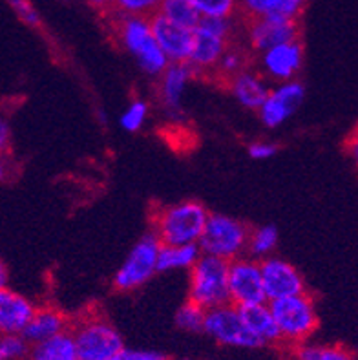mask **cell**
I'll return each instance as SVG.
<instances>
[{"label": "cell", "mask_w": 358, "mask_h": 360, "mask_svg": "<svg viewBox=\"0 0 358 360\" xmlns=\"http://www.w3.org/2000/svg\"><path fill=\"white\" fill-rule=\"evenodd\" d=\"M108 360H127V359H124V356H122V353H121V355H117V356H112V359H108Z\"/></svg>", "instance_id": "obj_39"}, {"label": "cell", "mask_w": 358, "mask_h": 360, "mask_svg": "<svg viewBox=\"0 0 358 360\" xmlns=\"http://www.w3.org/2000/svg\"><path fill=\"white\" fill-rule=\"evenodd\" d=\"M262 274L267 302H276L281 298H290L307 292L304 276L300 274V271L293 264L276 258V256H269L262 260Z\"/></svg>", "instance_id": "obj_11"}, {"label": "cell", "mask_w": 358, "mask_h": 360, "mask_svg": "<svg viewBox=\"0 0 358 360\" xmlns=\"http://www.w3.org/2000/svg\"><path fill=\"white\" fill-rule=\"evenodd\" d=\"M227 88L234 96V99L240 103L241 106L249 110H260L262 105L267 99L271 88L267 86L265 75L252 70H245V72L238 73L236 77H232L227 82Z\"/></svg>", "instance_id": "obj_17"}, {"label": "cell", "mask_w": 358, "mask_h": 360, "mask_svg": "<svg viewBox=\"0 0 358 360\" xmlns=\"http://www.w3.org/2000/svg\"><path fill=\"white\" fill-rule=\"evenodd\" d=\"M8 4L15 11V15L27 26L37 27L41 24V17H39L37 9L33 8L30 0H8Z\"/></svg>", "instance_id": "obj_33"}, {"label": "cell", "mask_w": 358, "mask_h": 360, "mask_svg": "<svg viewBox=\"0 0 358 360\" xmlns=\"http://www.w3.org/2000/svg\"><path fill=\"white\" fill-rule=\"evenodd\" d=\"M163 0H112L117 17H154Z\"/></svg>", "instance_id": "obj_29"}, {"label": "cell", "mask_w": 358, "mask_h": 360, "mask_svg": "<svg viewBox=\"0 0 358 360\" xmlns=\"http://www.w3.org/2000/svg\"><path fill=\"white\" fill-rule=\"evenodd\" d=\"M231 18H201L194 30V44L188 66L196 75H214L219 60L231 46Z\"/></svg>", "instance_id": "obj_5"}, {"label": "cell", "mask_w": 358, "mask_h": 360, "mask_svg": "<svg viewBox=\"0 0 358 360\" xmlns=\"http://www.w3.org/2000/svg\"><path fill=\"white\" fill-rule=\"evenodd\" d=\"M345 152H347V155H350L351 161L354 163V167L358 169V136L357 134H353V136L345 141Z\"/></svg>", "instance_id": "obj_36"}, {"label": "cell", "mask_w": 358, "mask_h": 360, "mask_svg": "<svg viewBox=\"0 0 358 360\" xmlns=\"http://www.w3.org/2000/svg\"><path fill=\"white\" fill-rule=\"evenodd\" d=\"M88 2H90V4H94V6H99V8L112 4V0H88Z\"/></svg>", "instance_id": "obj_38"}, {"label": "cell", "mask_w": 358, "mask_h": 360, "mask_svg": "<svg viewBox=\"0 0 358 360\" xmlns=\"http://www.w3.org/2000/svg\"><path fill=\"white\" fill-rule=\"evenodd\" d=\"M158 13L179 26L191 27V30H196L198 24L201 22V15L196 11L191 0H163Z\"/></svg>", "instance_id": "obj_24"}, {"label": "cell", "mask_w": 358, "mask_h": 360, "mask_svg": "<svg viewBox=\"0 0 358 360\" xmlns=\"http://www.w3.org/2000/svg\"><path fill=\"white\" fill-rule=\"evenodd\" d=\"M37 307L20 292L0 289V331L2 335H23L32 322Z\"/></svg>", "instance_id": "obj_16"}, {"label": "cell", "mask_w": 358, "mask_h": 360, "mask_svg": "<svg viewBox=\"0 0 358 360\" xmlns=\"http://www.w3.org/2000/svg\"><path fill=\"white\" fill-rule=\"evenodd\" d=\"M150 22H152L155 41H158L159 48L163 50V53L167 55L170 64L188 63L192 44H194V30L179 26V24L168 20L159 13L150 17Z\"/></svg>", "instance_id": "obj_13"}, {"label": "cell", "mask_w": 358, "mask_h": 360, "mask_svg": "<svg viewBox=\"0 0 358 360\" xmlns=\"http://www.w3.org/2000/svg\"><path fill=\"white\" fill-rule=\"evenodd\" d=\"M247 39L254 51L263 53L274 46L298 41V24L293 18L283 17L254 18L249 24Z\"/></svg>", "instance_id": "obj_15"}, {"label": "cell", "mask_w": 358, "mask_h": 360, "mask_svg": "<svg viewBox=\"0 0 358 360\" xmlns=\"http://www.w3.org/2000/svg\"><path fill=\"white\" fill-rule=\"evenodd\" d=\"M122 356L127 360H167V356L158 352H148V349H124Z\"/></svg>", "instance_id": "obj_35"}, {"label": "cell", "mask_w": 358, "mask_h": 360, "mask_svg": "<svg viewBox=\"0 0 358 360\" xmlns=\"http://www.w3.org/2000/svg\"><path fill=\"white\" fill-rule=\"evenodd\" d=\"M250 238V229L240 221L225 214L209 216V221L205 225L203 236L200 240V249L203 255L216 256L222 260H238L247 252Z\"/></svg>", "instance_id": "obj_7"}, {"label": "cell", "mask_w": 358, "mask_h": 360, "mask_svg": "<svg viewBox=\"0 0 358 360\" xmlns=\"http://www.w3.org/2000/svg\"><path fill=\"white\" fill-rule=\"evenodd\" d=\"M229 265L231 262L210 255H201L191 269L188 300L205 311L231 304L229 297Z\"/></svg>", "instance_id": "obj_3"}, {"label": "cell", "mask_w": 358, "mask_h": 360, "mask_svg": "<svg viewBox=\"0 0 358 360\" xmlns=\"http://www.w3.org/2000/svg\"><path fill=\"white\" fill-rule=\"evenodd\" d=\"M8 141H9V127L6 121H2V124H0V143H2V148H6Z\"/></svg>", "instance_id": "obj_37"}, {"label": "cell", "mask_w": 358, "mask_h": 360, "mask_svg": "<svg viewBox=\"0 0 358 360\" xmlns=\"http://www.w3.org/2000/svg\"><path fill=\"white\" fill-rule=\"evenodd\" d=\"M205 320H207V311L194 302L186 300L176 313L177 328L188 333H200L205 329Z\"/></svg>", "instance_id": "obj_28"}, {"label": "cell", "mask_w": 358, "mask_h": 360, "mask_svg": "<svg viewBox=\"0 0 358 360\" xmlns=\"http://www.w3.org/2000/svg\"><path fill=\"white\" fill-rule=\"evenodd\" d=\"M192 77H196L194 70L188 66V63L170 64L161 75H159V101L165 110L177 112L181 106V97L185 94V88Z\"/></svg>", "instance_id": "obj_18"}, {"label": "cell", "mask_w": 358, "mask_h": 360, "mask_svg": "<svg viewBox=\"0 0 358 360\" xmlns=\"http://www.w3.org/2000/svg\"><path fill=\"white\" fill-rule=\"evenodd\" d=\"M295 360H354L347 349L340 346L300 344L295 349Z\"/></svg>", "instance_id": "obj_26"}, {"label": "cell", "mask_w": 358, "mask_h": 360, "mask_svg": "<svg viewBox=\"0 0 358 360\" xmlns=\"http://www.w3.org/2000/svg\"><path fill=\"white\" fill-rule=\"evenodd\" d=\"M32 352V344L24 335H2L0 338V360H26Z\"/></svg>", "instance_id": "obj_31"}, {"label": "cell", "mask_w": 358, "mask_h": 360, "mask_svg": "<svg viewBox=\"0 0 358 360\" xmlns=\"http://www.w3.org/2000/svg\"><path fill=\"white\" fill-rule=\"evenodd\" d=\"M354 134H357V136H358V127H357V130H354Z\"/></svg>", "instance_id": "obj_40"}, {"label": "cell", "mask_w": 358, "mask_h": 360, "mask_svg": "<svg viewBox=\"0 0 358 360\" xmlns=\"http://www.w3.org/2000/svg\"><path fill=\"white\" fill-rule=\"evenodd\" d=\"M247 152H249V155L252 158V160L263 161V160H269V158H272V155H276L278 146L271 141H254V143H250L249 148H247Z\"/></svg>", "instance_id": "obj_34"}, {"label": "cell", "mask_w": 358, "mask_h": 360, "mask_svg": "<svg viewBox=\"0 0 358 360\" xmlns=\"http://www.w3.org/2000/svg\"><path fill=\"white\" fill-rule=\"evenodd\" d=\"M146 117H148V103L143 99H134L121 115L119 123L127 132H137L143 128Z\"/></svg>", "instance_id": "obj_32"}, {"label": "cell", "mask_w": 358, "mask_h": 360, "mask_svg": "<svg viewBox=\"0 0 358 360\" xmlns=\"http://www.w3.org/2000/svg\"><path fill=\"white\" fill-rule=\"evenodd\" d=\"M203 333L209 335L212 340L222 346L243 347V349L262 347V344L256 340V337L250 333L245 324L240 307L232 306V304L207 311Z\"/></svg>", "instance_id": "obj_9"}, {"label": "cell", "mask_w": 358, "mask_h": 360, "mask_svg": "<svg viewBox=\"0 0 358 360\" xmlns=\"http://www.w3.org/2000/svg\"><path fill=\"white\" fill-rule=\"evenodd\" d=\"M209 216L210 212L200 201H179L154 210L152 231L163 245H200Z\"/></svg>", "instance_id": "obj_1"}, {"label": "cell", "mask_w": 358, "mask_h": 360, "mask_svg": "<svg viewBox=\"0 0 358 360\" xmlns=\"http://www.w3.org/2000/svg\"><path fill=\"white\" fill-rule=\"evenodd\" d=\"M115 35L119 44L137 60L141 70L159 77L170 66V60L159 48L148 17H117Z\"/></svg>", "instance_id": "obj_2"}, {"label": "cell", "mask_w": 358, "mask_h": 360, "mask_svg": "<svg viewBox=\"0 0 358 360\" xmlns=\"http://www.w3.org/2000/svg\"><path fill=\"white\" fill-rule=\"evenodd\" d=\"M201 18H231L240 8V0H191Z\"/></svg>", "instance_id": "obj_30"}, {"label": "cell", "mask_w": 358, "mask_h": 360, "mask_svg": "<svg viewBox=\"0 0 358 360\" xmlns=\"http://www.w3.org/2000/svg\"><path fill=\"white\" fill-rule=\"evenodd\" d=\"M229 297L236 307L254 306L267 302V292L263 285L262 262L254 258H238L229 265Z\"/></svg>", "instance_id": "obj_10"}, {"label": "cell", "mask_w": 358, "mask_h": 360, "mask_svg": "<svg viewBox=\"0 0 358 360\" xmlns=\"http://www.w3.org/2000/svg\"><path fill=\"white\" fill-rule=\"evenodd\" d=\"M68 326V319H66V315L60 313L59 309H55V307L50 306L37 307L32 322L27 324V328L24 329L23 335L27 342L32 344V346H35V344L50 340V338L57 337V335L64 333V331H70Z\"/></svg>", "instance_id": "obj_19"}, {"label": "cell", "mask_w": 358, "mask_h": 360, "mask_svg": "<svg viewBox=\"0 0 358 360\" xmlns=\"http://www.w3.org/2000/svg\"><path fill=\"white\" fill-rule=\"evenodd\" d=\"M247 64H249V57H247L245 50L236 48V46H229V50L225 51V55L219 60L214 77L223 79L225 84H227L232 77H236L238 73L247 70Z\"/></svg>", "instance_id": "obj_27"}, {"label": "cell", "mask_w": 358, "mask_h": 360, "mask_svg": "<svg viewBox=\"0 0 358 360\" xmlns=\"http://www.w3.org/2000/svg\"><path fill=\"white\" fill-rule=\"evenodd\" d=\"M201 249L198 243L192 245H161L159 251L158 271H176V269H188L196 265V262L201 258Z\"/></svg>", "instance_id": "obj_23"}, {"label": "cell", "mask_w": 358, "mask_h": 360, "mask_svg": "<svg viewBox=\"0 0 358 360\" xmlns=\"http://www.w3.org/2000/svg\"><path fill=\"white\" fill-rule=\"evenodd\" d=\"M278 245V231L274 225H262L258 229H250L249 247L247 252L254 260H265L272 255Z\"/></svg>", "instance_id": "obj_25"}, {"label": "cell", "mask_w": 358, "mask_h": 360, "mask_svg": "<svg viewBox=\"0 0 358 360\" xmlns=\"http://www.w3.org/2000/svg\"><path fill=\"white\" fill-rule=\"evenodd\" d=\"M79 360H108L124 353L117 329L99 313H88L72 326Z\"/></svg>", "instance_id": "obj_4"}, {"label": "cell", "mask_w": 358, "mask_h": 360, "mask_svg": "<svg viewBox=\"0 0 358 360\" xmlns=\"http://www.w3.org/2000/svg\"><path fill=\"white\" fill-rule=\"evenodd\" d=\"M27 360H79L72 331H64L50 340L32 346Z\"/></svg>", "instance_id": "obj_22"}, {"label": "cell", "mask_w": 358, "mask_h": 360, "mask_svg": "<svg viewBox=\"0 0 358 360\" xmlns=\"http://www.w3.org/2000/svg\"><path fill=\"white\" fill-rule=\"evenodd\" d=\"M161 245L163 243L159 242L154 231L141 238L139 242L132 247L127 260L122 262L117 273L114 274L112 285H114L115 291H136V289L143 288L155 273H159L158 262Z\"/></svg>", "instance_id": "obj_8"}, {"label": "cell", "mask_w": 358, "mask_h": 360, "mask_svg": "<svg viewBox=\"0 0 358 360\" xmlns=\"http://www.w3.org/2000/svg\"><path fill=\"white\" fill-rule=\"evenodd\" d=\"M304 64V46L300 41L286 42L263 51L260 57L262 73L274 82L295 81Z\"/></svg>", "instance_id": "obj_14"}, {"label": "cell", "mask_w": 358, "mask_h": 360, "mask_svg": "<svg viewBox=\"0 0 358 360\" xmlns=\"http://www.w3.org/2000/svg\"><path fill=\"white\" fill-rule=\"evenodd\" d=\"M240 311L241 316H243L245 320V324L249 328V331L256 337V340H258L262 346L281 342L280 329H278L276 319L272 315L271 304H269V302L240 307Z\"/></svg>", "instance_id": "obj_20"}, {"label": "cell", "mask_w": 358, "mask_h": 360, "mask_svg": "<svg viewBox=\"0 0 358 360\" xmlns=\"http://www.w3.org/2000/svg\"><path fill=\"white\" fill-rule=\"evenodd\" d=\"M269 304L280 329L281 342L300 346L317 331L318 311L314 306V298L309 292L269 302Z\"/></svg>", "instance_id": "obj_6"}, {"label": "cell", "mask_w": 358, "mask_h": 360, "mask_svg": "<svg viewBox=\"0 0 358 360\" xmlns=\"http://www.w3.org/2000/svg\"><path fill=\"white\" fill-rule=\"evenodd\" d=\"M305 96V88L300 81L280 82L269 91L267 99L258 110L262 123L267 128H276L286 123L290 115L300 108Z\"/></svg>", "instance_id": "obj_12"}, {"label": "cell", "mask_w": 358, "mask_h": 360, "mask_svg": "<svg viewBox=\"0 0 358 360\" xmlns=\"http://www.w3.org/2000/svg\"><path fill=\"white\" fill-rule=\"evenodd\" d=\"M307 0H240L241 13L249 20L265 17L296 18L305 9Z\"/></svg>", "instance_id": "obj_21"}]
</instances>
